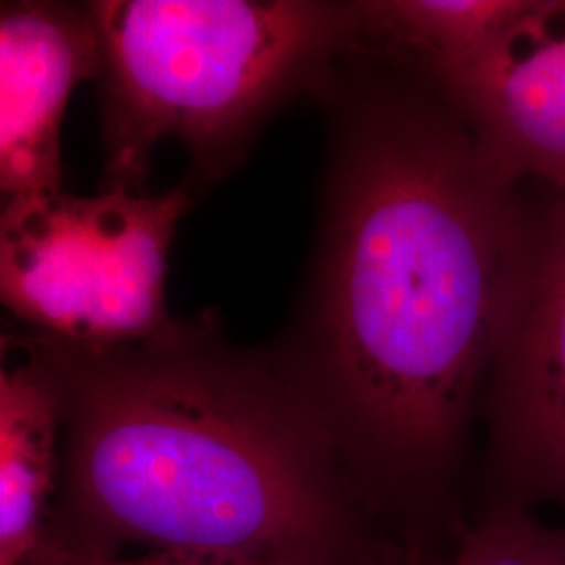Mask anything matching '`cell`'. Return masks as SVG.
Returning <instances> with one entry per match:
<instances>
[{
  "label": "cell",
  "instance_id": "1",
  "mask_svg": "<svg viewBox=\"0 0 565 565\" xmlns=\"http://www.w3.org/2000/svg\"><path fill=\"white\" fill-rule=\"evenodd\" d=\"M319 97V231L275 352L377 507L427 503L459 461L536 231L440 90L364 78L348 55Z\"/></svg>",
  "mask_w": 565,
  "mask_h": 565
},
{
  "label": "cell",
  "instance_id": "2",
  "mask_svg": "<svg viewBox=\"0 0 565 565\" xmlns=\"http://www.w3.org/2000/svg\"><path fill=\"white\" fill-rule=\"evenodd\" d=\"M63 403L61 499L39 555L151 553L268 565H390L377 503L321 404L275 350L212 315L84 350L34 333Z\"/></svg>",
  "mask_w": 565,
  "mask_h": 565
},
{
  "label": "cell",
  "instance_id": "3",
  "mask_svg": "<svg viewBox=\"0 0 565 565\" xmlns=\"http://www.w3.org/2000/svg\"><path fill=\"white\" fill-rule=\"evenodd\" d=\"M102 41V191L147 193L151 153L177 137L200 193L242 166L296 97L321 95L363 36L359 2L95 0Z\"/></svg>",
  "mask_w": 565,
  "mask_h": 565
},
{
  "label": "cell",
  "instance_id": "4",
  "mask_svg": "<svg viewBox=\"0 0 565 565\" xmlns=\"http://www.w3.org/2000/svg\"><path fill=\"white\" fill-rule=\"evenodd\" d=\"M193 202L186 179L160 195L4 200L2 302L23 329L84 350L162 338L177 324L166 303L168 249Z\"/></svg>",
  "mask_w": 565,
  "mask_h": 565
},
{
  "label": "cell",
  "instance_id": "5",
  "mask_svg": "<svg viewBox=\"0 0 565 565\" xmlns=\"http://www.w3.org/2000/svg\"><path fill=\"white\" fill-rule=\"evenodd\" d=\"M486 413L503 501L565 507V195L536 231Z\"/></svg>",
  "mask_w": 565,
  "mask_h": 565
},
{
  "label": "cell",
  "instance_id": "6",
  "mask_svg": "<svg viewBox=\"0 0 565 565\" xmlns=\"http://www.w3.org/2000/svg\"><path fill=\"white\" fill-rule=\"evenodd\" d=\"M436 86L509 181L530 174L565 189V0H525L494 41Z\"/></svg>",
  "mask_w": 565,
  "mask_h": 565
},
{
  "label": "cell",
  "instance_id": "7",
  "mask_svg": "<svg viewBox=\"0 0 565 565\" xmlns=\"http://www.w3.org/2000/svg\"><path fill=\"white\" fill-rule=\"evenodd\" d=\"M102 74V41L84 4L21 0L0 9V189L4 200L63 191L67 99Z\"/></svg>",
  "mask_w": 565,
  "mask_h": 565
},
{
  "label": "cell",
  "instance_id": "8",
  "mask_svg": "<svg viewBox=\"0 0 565 565\" xmlns=\"http://www.w3.org/2000/svg\"><path fill=\"white\" fill-rule=\"evenodd\" d=\"M63 403L55 371L28 329L0 345V565H28L49 532L61 480Z\"/></svg>",
  "mask_w": 565,
  "mask_h": 565
},
{
  "label": "cell",
  "instance_id": "9",
  "mask_svg": "<svg viewBox=\"0 0 565 565\" xmlns=\"http://www.w3.org/2000/svg\"><path fill=\"white\" fill-rule=\"evenodd\" d=\"M359 49L417 65L431 82L457 74L494 41L525 0H371L359 2Z\"/></svg>",
  "mask_w": 565,
  "mask_h": 565
},
{
  "label": "cell",
  "instance_id": "10",
  "mask_svg": "<svg viewBox=\"0 0 565 565\" xmlns=\"http://www.w3.org/2000/svg\"><path fill=\"white\" fill-rule=\"evenodd\" d=\"M446 565H565V527L543 524L525 507L501 501L465 534Z\"/></svg>",
  "mask_w": 565,
  "mask_h": 565
},
{
  "label": "cell",
  "instance_id": "11",
  "mask_svg": "<svg viewBox=\"0 0 565 565\" xmlns=\"http://www.w3.org/2000/svg\"><path fill=\"white\" fill-rule=\"evenodd\" d=\"M28 565H268L256 562H239V559H223V557H198V555H177V553H149L139 559H49L36 557Z\"/></svg>",
  "mask_w": 565,
  "mask_h": 565
},
{
  "label": "cell",
  "instance_id": "12",
  "mask_svg": "<svg viewBox=\"0 0 565 565\" xmlns=\"http://www.w3.org/2000/svg\"><path fill=\"white\" fill-rule=\"evenodd\" d=\"M392 565H431L425 559L422 553H415V551H404L403 555L394 562Z\"/></svg>",
  "mask_w": 565,
  "mask_h": 565
}]
</instances>
